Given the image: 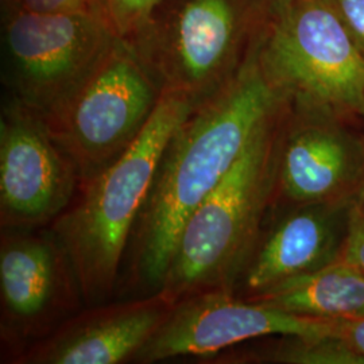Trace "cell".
Segmentation results:
<instances>
[{
  "label": "cell",
  "mask_w": 364,
  "mask_h": 364,
  "mask_svg": "<svg viewBox=\"0 0 364 364\" xmlns=\"http://www.w3.org/2000/svg\"><path fill=\"white\" fill-rule=\"evenodd\" d=\"M257 45L234 77L195 105L170 136L131 235L117 299L162 289L183 223L287 105L260 65Z\"/></svg>",
  "instance_id": "cell-1"
},
{
  "label": "cell",
  "mask_w": 364,
  "mask_h": 364,
  "mask_svg": "<svg viewBox=\"0 0 364 364\" xmlns=\"http://www.w3.org/2000/svg\"><path fill=\"white\" fill-rule=\"evenodd\" d=\"M195 105L181 95L162 92L154 114L130 149L80 186L70 205L49 225L72 262L85 306L117 296L131 235L158 161Z\"/></svg>",
  "instance_id": "cell-2"
},
{
  "label": "cell",
  "mask_w": 364,
  "mask_h": 364,
  "mask_svg": "<svg viewBox=\"0 0 364 364\" xmlns=\"http://www.w3.org/2000/svg\"><path fill=\"white\" fill-rule=\"evenodd\" d=\"M287 107L258 131L183 223L159 290L176 302L204 291H234L272 205Z\"/></svg>",
  "instance_id": "cell-3"
},
{
  "label": "cell",
  "mask_w": 364,
  "mask_h": 364,
  "mask_svg": "<svg viewBox=\"0 0 364 364\" xmlns=\"http://www.w3.org/2000/svg\"><path fill=\"white\" fill-rule=\"evenodd\" d=\"M270 0H166L131 43L162 91L198 105L247 61Z\"/></svg>",
  "instance_id": "cell-4"
},
{
  "label": "cell",
  "mask_w": 364,
  "mask_h": 364,
  "mask_svg": "<svg viewBox=\"0 0 364 364\" xmlns=\"http://www.w3.org/2000/svg\"><path fill=\"white\" fill-rule=\"evenodd\" d=\"M257 46L289 105L359 117L364 55L328 0H270Z\"/></svg>",
  "instance_id": "cell-5"
},
{
  "label": "cell",
  "mask_w": 364,
  "mask_h": 364,
  "mask_svg": "<svg viewBox=\"0 0 364 364\" xmlns=\"http://www.w3.org/2000/svg\"><path fill=\"white\" fill-rule=\"evenodd\" d=\"M162 92L132 45L117 37L65 103L43 119L75 164L80 186L130 149L154 114Z\"/></svg>",
  "instance_id": "cell-6"
},
{
  "label": "cell",
  "mask_w": 364,
  "mask_h": 364,
  "mask_svg": "<svg viewBox=\"0 0 364 364\" xmlns=\"http://www.w3.org/2000/svg\"><path fill=\"white\" fill-rule=\"evenodd\" d=\"M117 38L103 15L15 10L3 18L6 97L42 119L52 115Z\"/></svg>",
  "instance_id": "cell-7"
},
{
  "label": "cell",
  "mask_w": 364,
  "mask_h": 364,
  "mask_svg": "<svg viewBox=\"0 0 364 364\" xmlns=\"http://www.w3.org/2000/svg\"><path fill=\"white\" fill-rule=\"evenodd\" d=\"M84 306L72 262L49 225L1 230V363H13Z\"/></svg>",
  "instance_id": "cell-8"
},
{
  "label": "cell",
  "mask_w": 364,
  "mask_h": 364,
  "mask_svg": "<svg viewBox=\"0 0 364 364\" xmlns=\"http://www.w3.org/2000/svg\"><path fill=\"white\" fill-rule=\"evenodd\" d=\"M363 177L359 117L289 105L269 209L352 200Z\"/></svg>",
  "instance_id": "cell-9"
},
{
  "label": "cell",
  "mask_w": 364,
  "mask_h": 364,
  "mask_svg": "<svg viewBox=\"0 0 364 364\" xmlns=\"http://www.w3.org/2000/svg\"><path fill=\"white\" fill-rule=\"evenodd\" d=\"M77 169L43 119L11 99L0 119V227H48L77 195Z\"/></svg>",
  "instance_id": "cell-10"
},
{
  "label": "cell",
  "mask_w": 364,
  "mask_h": 364,
  "mask_svg": "<svg viewBox=\"0 0 364 364\" xmlns=\"http://www.w3.org/2000/svg\"><path fill=\"white\" fill-rule=\"evenodd\" d=\"M336 321L282 312L225 290L204 291L177 301L169 318L132 362L213 358L255 338L335 333Z\"/></svg>",
  "instance_id": "cell-11"
},
{
  "label": "cell",
  "mask_w": 364,
  "mask_h": 364,
  "mask_svg": "<svg viewBox=\"0 0 364 364\" xmlns=\"http://www.w3.org/2000/svg\"><path fill=\"white\" fill-rule=\"evenodd\" d=\"M352 216L353 198L269 209L232 293L258 296L343 258Z\"/></svg>",
  "instance_id": "cell-12"
},
{
  "label": "cell",
  "mask_w": 364,
  "mask_h": 364,
  "mask_svg": "<svg viewBox=\"0 0 364 364\" xmlns=\"http://www.w3.org/2000/svg\"><path fill=\"white\" fill-rule=\"evenodd\" d=\"M176 301L164 291L84 306L13 364L132 362L169 318Z\"/></svg>",
  "instance_id": "cell-13"
},
{
  "label": "cell",
  "mask_w": 364,
  "mask_h": 364,
  "mask_svg": "<svg viewBox=\"0 0 364 364\" xmlns=\"http://www.w3.org/2000/svg\"><path fill=\"white\" fill-rule=\"evenodd\" d=\"M248 301L282 312L321 320L364 317V274L340 259Z\"/></svg>",
  "instance_id": "cell-14"
},
{
  "label": "cell",
  "mask_w": 364,
  "mask_h": 364,
  "mask_svg": "<svg viewBox=\"0 0 364 364\" xmlns=\"http://www.w3.org/2000/svg\"><path fill=\"white\" fill-rule=\"evenodd\" d=\"M255 348L215 358L228 359L225 360L228 363L364 364L363 355L336 332L313 336H277Z\"/></svg>",
  "instance_id": "cell-15"
},
{
  "label": "cell",
  "mask_w": 364,
  "mask_h": 364,
  "mask_svg": "<svg viewBox=\"0 0 364 364\" xmlns=\"http://www.w3.org/2000/svg\"><path fill=\"white\" fill-rule=\"evenodd\" d=\"M166 0H107L109 22L119 38H136Z\"/></svg>",
  "instance_id": "cell-16"
},
{
  "label": "cell",
  "mask_w": 364,
  "mask_h": 364,
  "mask_svg": "<svg viewBox=\"0 0 364 364\" xmlns=\"http://www.w3.org/2000/svg\"><path fill=\"white\" fill-rule=\"evenodd\" d=\"M19 10L34 14H96L108 18L103 0H18Z\"/></svg>",
  "instance_id": "cell-17"
},
{
  "label": "cell",
  "mask_w": 364,
  "mask_h": 364,
  "mask_svg": "<svg viewBox=\"0 0 364 364\" xmlns=\"http://www.w3.org/2000/svg\"><path fill=\"white\" fill-rule=\"evenodd\" d=\"M364 55V0H328Z\"/></svg>",
  "instance_id": "cell-18"
},
{
  "label": "cell",
  "mask_w": 364,
  "mask_h": 364,
  "mask_svg": "<svg viewBox=\"0 0 364 364\" xmlns=\"http://www.w3.org/2000/svg\"><path fill=\"white\" fill-rule=\"evenodd\" d=\"M343 258L364 274V218L355 208V203L351 228Z\"/></svg>",
  "instance_id": "cell-19"
},
{
  "label": "cell",
  "mask_w": 364,
  "mask_h": 364,
  "mask_svg": "<svg viewBox=\"0 0 364 364\" xmlns=\"http://www.w3.org/2000/svg\"><path fill=\"white\" fill-rule=\"evenodd\" d=\"M336 333L346 338L356 351L364 356V317L338 320Z\"/></svg>",
  "instance_id": "cell-20"
},
{
  "label": "cell",
  "mask_w": 364,
  "mask_h": 364,
  "mask_svg": "<svg viewBox=\"0 0 364 364\" xmlns=\"http://www.w3.org/2000/svg\"><path fill=\"white\" fill-rule=\"evenodd\" d=\"M353 203H355L356 210L364 218V177L362 182H360V185H359V189H358L356 195L353 197Z\"/></svg>",
  "instance_id": "cell-21"
},
{
  "label": "cell",
  "mask_w": 364,
  "mask_h": 364,
  "mask_svg": "<svg viewBox=\"0 0 364 364\" xmlns=\"http://www.w3.org/2000/svg\"><path fill=\"white\" fill-rule=\"evenodd\" d=\"M15 10H19V1L18 0H1V11H3L4 16L10 15Z\"/></svg>",
  "instance_id": "cell-22"
},
{
  "label": "cell",
  "mask_w": 364,
  "mask_h": 364,
  "mask_svg": "<svg viewBox=\"0 0 364 364\" xmlns=\"http://www.w3.org/2000/svg\"><path fill=\"white\" fill-rule=\"evenodd\" d=\"M359 119H360V120H362V122H363V123H364V108H363V109H362V112H360V115H359Z\"/></svg>",
  "instance_id": "cell-23"
},
{
  "label": "cell",
  "mask_w": 364,
  "mask_h": 364,
  "mask_svg": "<svg viewBox=\"0 0 364 364\" xmlns=\"http://www.w3.org/2000/svg\"><path fill=\"white\" fill-rule=\"evenodd\" d=\"M103 1H105V6H107V0H103ZM107 11H108V9H107Z\"/></svg>",
  "instance_id": "cell-24"
}]
</instances>
